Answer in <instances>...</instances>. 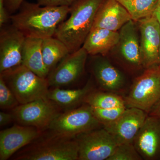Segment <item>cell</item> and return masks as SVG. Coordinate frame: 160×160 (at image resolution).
<instances>
[{
  "mask_svg": "<svg viewBox=\"0 0 160 160\" xmlns=\"http://www.w3.org/2000/svg\"><path fill=\"white\" fill-rule=\"evenodd\" d=\"M69 12V6H42L24 0L18 12L10 15L9 19L26 38L43 39L54 36Z\"/></svg>",
  "mask_w": 160,
  "mask_h": 160,
  "instance_id": "obj_1",
  "label": "cell"
},
{
  "mask_svg": "<svg viewBox=\"0 0 160 160\" xmlns=\"http://www.w3.org/2000/svg\"><path fill=\"white\" fill-rule=\"evenodd\" d=\"M104 1L77 0L69 6L70 17L59 26L54 37L67 46L70 53L82 46Z\"/></svg>",
  "mask_w": 160,
  "mask_h": 160,
  "instance_id": "obj_2",
  "label": "cell"
},
{
  "mask_svg": "<svg viewBox=\"0 0 160 160\" xmlns=\"http://www.w3.org/2000/svg\"><path fill=\"white\" fill-rule=\"evenodd\" d=\"M20 104L47 97L49 83L26 66L21 65L0 73Z\"/></svg>",
  "mask_w": 160,
  "mask_h": 160,
  "instance_id": "obj_3",
  "label": "cell"
},
{
  "mask_svg": "<svg viewBox=\"0 0 160 160\" xmlns=\"http://www.w3.org/2000/svg\"><path fill=\"white\" fill-rule=\"evenodd\" d=\"M18 154L15 159L22 160H78L79 147L76 137L52 132Z\"/></svg>",
  "mask_w": 160,
  "mask_h": 160,
  "instance_id": "obj_4",
  "label": "cell"
},
{
  "mask_svg": "<svg viewBox=\"0 0 160 160\" xmlns=\"http://www.w3.org/2000/svg\"><path fill=\"white\" fill-rule=\"evenodd\" d=\"M124 100L126 107L138 108L149 114L160 100V64L146 69L137 78Z\"/></svg>",
  "mask_w": 160,
  "mask_h": 160,
  "instance_id": "obj_5",
  "label": "cell"
},
{
  "mask_svg": "<svg viewBox=\"0 0 160 160\" xmlns=\"http://www.w3.org/2000/svg\"><path fill=\"white\" fill-rule=\"evenodd\" d=\"M102 124L95 116L91 106L86 104L76 109L60 113L48 129L56 134L76 137L84 132L98 129Z\"/></svg>",
  "mask_w": 160,
  "mask_h": 160,
  "instance_id": "obj_6",
  "label": "cell"
},
{
  "mask_svg": "<svg viewBox=\"0 0 160 160\" xmlns=\"http://www.w3.org/2000/svg\"><path fill=\"white\" fill-rule=\"evenodd\" d=\"M55 103L47 97L24 104L12 109L13 120L19 125L32 126L40 130L48 129L50 123L59 113Z\"/></svg>",
  "mask_w": 160,
  "mask_h": 160,
  "instance_id": "obj_7",
  "label": "cell"
},
{
  "mask_svg": "<svg viewBox=\"0 0 160 160\" xmlns=\"http://www.w3.org/2000/svg\"><path fill=\"white\" fill-rule=\"evenodd\" d=\"M79 160H107L118 146L106 129L98 128L77 136Z\"/></svg>",
  "mask_w": 160,
  "mask_h": 160,
  "instance_id": "obj_8",
  "label": "cell"
},
{
  "mask_svg": "<svg viewBox=\"0 0 160 160\" xmlns=\"http://www.w3.org/2000/svg\"><path fill=\"white\" fill-rule=\"evenodd\" d=\"M88 55L82 47L69 53L49 72V86L60 88L75 82L84 72Z\"/></svg>",
  "mask_w": 160,
  "mask_h": 160,
  "instance_id": "obj_9",
  "label": "cell"
},
{
  "mask_svg": "<svg viewBox=\"0 0 160 160\" xmlns=\"http://www.w3.org/2000/svg\"><path fill=\"white\" fill-rule=\"evenodd\" d=\"M26 37L12 24H5L0 32V73L22 64Z\"/></svg>",
  "mask_w": 160,
  "mask_h": 160,
  "instance_id": "obj_10",
  "label": "cell"
},
{
  "mask_svg": "<svg viewBox=\"0 0 160 160\" xmlns=\"http://www.w3.org/2000/svg\"><path fill=\"white\" fill-rule=\"evenodd\" d=\"M140 33V54L143 67L159 65L160 25L152 14L138 21Z\"/></svg>",
  "mask_w": 160,
  "mask_h": 160,
  "instance_id": "obj_11",
  "label": "cell"
},
{
  "mask_svg": "<svg viewBox=\"0 0 160 160\" xmlns=\"http://www.w3.org/2000/svg\"><path fill=\"white\" fill-rule=\"evenodd\" d=\"M148 115L142 109L127 107L117 119L103 127L112 135L118 145L132 143Z\"/></svg>",
  "mask_w": 160,
  "mask_h": 160,
  "instance_id": "obj_12",
  "label": "cell"
},
{
  "mask_svg": "<svg viewBox=\"0 0 160 160\" xmlns=\"http://www.w3.org/2000/svg\"><path fill=\"white\" fill-rule=\"evenodd\" d=\"M133 143L143 160H160V118L148 114Z\"/></svg>",
  "mask_w": 160,
  "mask_h": 160,
  "instance_id": "obj_13",
  "label": "cell"
},
{
  "mask_svg": "<svg viewBox=\"0 0 160 160\" xmlns=\"http://www.w3.org/2000/svg\"><path fill=\"white\" fill-rule=\"evenodd\" d=\"M42 130L32 126L15 125L0 132V160H6L21 148L42 135Z\"/></svg>",
  "mask_w": 160,
  "mask_h": 160,
  "instance_id": "obj_14",
  "label": "cell"
},
{
  "mask_svg": "<svg viewBox=\"0 0 160 160\" xmlns=\"http://www.w3.org/2000/svg\"><path fill=\"white\" fill-rule=\"evenodd\" d=\"M131 20L129 12L117 0H105L97 12L92 28L118 31Z\"/></svg>",
  "mask_w": 160,
  "mask_h": 160,
  "instance_id": "obj_15",
  "label": "cell"
},
{
  "mask_svg": "<svg viewBox=\"0 0 160 160\" xmlns=\"http://www.w3.org/2000/svg\"><path fill=\"white\" fill-rule=\"evenodd\" d=\"M92 73L103 91L119 93L126 83L122 73L107 60L101 58L94 60L92 66Z\"/></svg>",
  "mask_w": 160,
  "mask_h": 160,
  "instance_id": "obj_16",
  "label": "cell"
},
{
  "mask_svg": "<svg viewBox=\"0 0 160 160\" xmlns=\"http://www.w3.org/2000/svg\"><path fill=\"white\" fill-rule=\"evenodd\" d=\"M118 45L123 60L129 66H143L140 54V45L134 21L130 20L120 29Z\"/></svg>",
  "mask_w": 160,
  "mask_h": 160,
  "instance_id": "obj_17",
  "label": "cell"
},
{
  "mask_svg": "<svg viewBox=\"0 0 160 160\" xmlns=\"http://www.w3.org/2000/svg\"><path fill=\"white\" fill-rule=\"evenodd\" d=\"M119 33L102 28L91 29L82 47L91 56L106 55L118 44Z\"/></svg>",
  "mask_w": 160,
  "mask_h": 160,
  "instance_id": "obj_18",
  "label": "cell"
},
{
  "mask_svg": "<svg viewBox=\"0 0 160 160\" xmlns=\"http://www.w3.org/2000/svg\"><path fill=\"white\" fill-rule=\"evenodd\" d=\"M42 39L26 38L22 51V65L43 78H47L49 71L43 61L42 51Z\"/></svg>",
  "mask_w": 160,
  "mask_h": 160,
  "instance_id": "obj_19",
  "label": "cell"
},
{
  "mask_svg": "<svg viewBox=\"0 0 160 160\" xmlns=\"http://www.w3.org/2000/svg\"><path fill=\"white\" fill-rule=\"evenodd\" d=\"M92 89V86L89 82L81 89H64L55 87L49 90L47 98L60 107L70 108L84 102Z\"/></svg>",
  "mask_w": 160,
  "mask_h": 160,
  "instance_id": "obj_20",
  "label": "cell"
},
{
  "mask_svg": "<svg viewBox=\"0 0 160 160\" xmlns=\"http://www.w3.org/2000/svg\"><path fill=\"white\" fill-rule=\"evenodd\" d=\"M42 51L44 64L49 72L70 53L67 46L54 36L42 39Z\"/></svg>",
  "mask_w": 160,
  "mask_h": 160,
  "instance_id": "obj_21",
  "label": "cell"
},
{
  "mask_svg": "<svg viewBox=\"0 0 160 160\" xmlns=\"http://www.w3.org/2000/svg\"><path fill=\"white\" fill-rule=\"evenodd\" d=\"M84 102L92 107L102 109L126 106L124 98L119 94L105 91H91Z\"/></svg>",
  "mask_w": 160,
  "mask_h": 160,
  "instance_id": "obj_22",
  "label": "cell"
},
{
  "mask_svg": "<svg viewBox=\"0 0 160 160\" xmlns=\"http://www.w3.org/2000/svg\"><path fill=\"white\" fill-rule=\"evenodd\" d=\"M128 11L133 21L152 14L158 0H117Z\"/></svg>",
  "mask_w": 160,
  "mask_h": 160,
  "instance_id": "obj_23",
  "label": "cell"
},
{
  "mask_svg": "<svg viewBox=\"0 0 160 160\" xmlns=\"http://www.w3.org/2000/svg\"><path fill=\"white\" fill-rule=\"evenodd\" d=\"M143 160L133 142L119 144L107 160Z\"/></svg>",
  "mask_w": 160,
  "mask_h": 160,
  "instance_id": "obj_24",
  "label": "cell"
},
{
  "mask_svg": "<svg viewBox=\"0 0 160 160\" xmlns=\"http://www.w3.org/2000/svg\"><path fill=\"white\" fill-rule=\"evenodd\" d=\"M126 107L124 106L108 109L92 108L95 116L102 126H104L117 119L125 111Z\"/></svg>",
  "mask_w": 160,
  "mask_h": 160,
  "instance_id": "obj_25",
  "label": "cell"
},
{
  "mask_svg": "<svg viewBox=\"0 0 160 160\" xmlns=\"http://www.w3.org/2000/svg\"><path fill=\"white\" fill-rule=\"evenodd\" d=\"M20 105L13 92L0 77V107L1 109H13Z\"/></svg>",
  "mask_w": 160,
  "mask_h": 160,
  "instance_id": "obj_26",
  "label": "cell"
},
{
  "mask_svg": "<svg viewBox=\"0 0 160 160\" xmlns=\"http://www.w3.org/2000/svg\"><path fill=\"white\" fill-rule=\"evenodd\" d=\"M37 3L42 6H68L77 0H36Z\"/></svg>",
  "mask_w": 160,
  "mask_h": 160,
  "instance_id": "obj_27",
  "label": "cell"
},
{
  "mask_svg": "<svg viewBox=\"0 0 160 160\" xmlns=\"http://www.w3.org/2000/svg\"><path fill=\"white\" fill-rule=\"evenodd\" d=\"M24 0H5V8L8 13H12L18 10Z\"/></svg>",
  "mask_w": 160,
  "mask_h": 160,
  "instance_id": "obj_28",
  "label": "cell"
},
{
  "mask_svg": "<svg viewBox=\"0 0 160 160\" xmlns=\"http://www.w3.org/2000/svg\"><path fill=\"white\" fill-rule=\"evenodd\" d=\"M10 16L5 8V0H0V27L7 24Z\"/></svg>",
  "mask_w": 160,
  "mask_h": 160,
  "instance_id": "obj_29",
  "label": "cell"
},
{
  "mask_svg": "<svg viewBox=\"0 0 160 160\" xmlns=\"http://www.w3.org/2000/svg\"><path fill=\"white\" fill-rule=\"evenodd\" d=\"M13 120V116L11 113L1 112H0V126L1 127L6 126Z\"/></svg>",
  "mask_w": 160,
  "mask_h": 160,
  "instance_id": "obj_30",
  "label": "cell"
},
{
  "mask_svg": "<svg viewBox=\"0 0 160 160\" xmlns=\"http://www.w3.org/2000/svg\"><path fill=\"white\" fill-rule=\"evenodd\" d=\"M148 114L160 118V100L153 106Z\"/></svg>",
  "mask_w": 160,
  "mask_h": 160,
  "instance_id": "obj_31",
  "label": "cell"
},
{
  "mask_svg": "<svg viewBox=\"0 0 160 160\" xmlns=\"http://www.w3.org/2000/svg\"><path fill=\"white\" fill-rule=\"evenodd\" d=\"M152 14L157 20L160 25V0H158Z\"/></svg>",
  "mask_w": 160,
  "mask_h": 160,
  "instance_id": "obj_32",
  "label": "cell"
},
{
  "mask_svg": "<svg viewBox=\"0 0 160 160\" xmlns=\"http://www.w3.org/2000/svg\"><path fill=\"white\" fill-rule=\"evenodd\" d=\"M159 59H160V42L159 46Z\"/></svg>",
  "mask_w": 160,
  "mask_h": 160,
  "instance_id": "obj_33",
  "label": "cell"
}]
</instances>
